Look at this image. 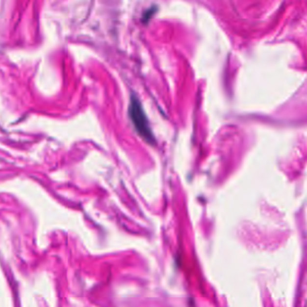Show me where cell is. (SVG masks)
Instances as JSON below:
<instances>
[{
  "label": "cell",
  "mask_w": 307,
  "mask_h": 307,
  "mask_svg": "<svg viewBox=\"0 0 307 307\" xmlns=\"http://www.w3.org/2000/svg\"><path fill=\"white\" fill-rule=\"evenodd\" d=\"M129 115L138 133L149 143H155V139L149 125L146 114L143 111L141 102L135 96H132L129 108Z\"/></svg>",
  "instance_id": "obj_1"
}]
</instances>
